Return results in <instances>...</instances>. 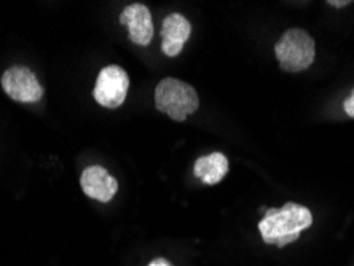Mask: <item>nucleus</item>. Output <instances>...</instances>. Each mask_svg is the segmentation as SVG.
<instances>
[{
    "label": "nucleus",
    "mask_w": 354,
    "mask_h": 266,
    "mask_svg": "<svg viewBox=\"0 0 354 266\" xmlns=\"http://www.w3.org/2000/svg\"><path fill=\"white\" fill-rule=\"evenodd\" d=\"M228 158L223 153L214 152L211 155L201 156L194 166V174L203 184L216 185L228 174Z\"/></svg>",
    "instance_id": "9"
},
{
    "label": "nucleus",
    "mask_w": 354,
    "mask_h": 266,
    "mask_svg": "<svg viewBox=\"0 0 354 266\" xmlns=\"http://www.w3.org/2000/svg\"><path fill=\"white\" fill-rule=\"evenodd\" d=\"M80 185L83 193L91 200L109 202L115 196L118 182L102 166H90L83 171Z\"/></svg>",
    "instance_id": "7"
},
{
    "label": "nucleus",
    "mask_w": 354,
    "mask_h": 266,
    "mask_svg": "<svg viewBox=\"0 0 354 266\" xmlns=\"http://www.w3.org/2000/svg\"><path fill=\"white\" fill-rule=\"evenodd\" d=\"M149 266H171V263L165 258H157V260H153V262L150 263Z\"/></svg>",
    "instance_id": "11"
},
{
    "label": "nucleus",
    "mask_w": 354,
    "mask_h": 266,
    "mask_svg": "<svg viewBox=\"0 0 354 266\" xmlns=\"http://www.w3.org/2000/svg\"><path fill=\"white\" fill-rule=\"evenodd\" d=\"M192 35V24L179 13H171L163 21L161 28V50L169 57H174L184 50L185 41Z\"/></svg>",
    "instance_id": "8"
},
{
    "label": "nucleus",
    "mask_w": 354,
    "mask_h": 266,
    "mask_svg": "<svg viewBox=\"0 0 354 266\" xmlns=\"http://www.w3.org/2000/svg\"><path fill=\"white\" fill-rule=\"evenodd\" d=\"M329 5H334V7H345V5H350V2H348V0H345V2H335V0H332V2H327Z\"/></svg>",
    "instance_id": "12"
},
{
    "label": "nucleus",
    "mask_w": 354,
    "mask_h": 266,
    "mask_svg": "<svg viewBox=\"0 0 354 266\" xmlns=\"http://www.w3.org/2000/svg\"><path fill=\"white\" fill-rule=\"evenodd\" d=\"M155 106L174 122H184L200 107V97L194 86L177 78H163L155 88Z\"/></svg>",
    "instance_id": "2"
},
{
    "label": "nucleus",
    "mask_w": 354,
    "mask_h": 266,
    "mask_svg": "<svg viewBox=\"0 0 354 266\" xmlns=\"http://www.w3.org/2000/svg\"><path fill=\"white\" fill-rule=\"evenodd\" d=\"M313 225V216L308 207L286 202L281 209L265 211V217L259 223V231L267 244L284 247L297 241L304 229Z\"/></svg>",
    "instance_id": "1"
},
{
    "label": "nucleus",
    "mask_w": 354,
    "mask_h": 266,
    "mask_svg": "<svg viewBox=\"0 0 354 266\" xmlns=\"http://www.w3.org/2000/svg\"><path fill=\"white\" fill-rule=\"evenodd\" d=\"M343 108H345V112H346L348 117L354 118V90H353V93L350 95V97H348L346 101L343 102Z\"/></svg>",
    "instance_id": "10"
},
{
    "label": "nucleus",
    "mask_w": 354,
    "mask_h": 266,
    "mask_svg": "<svg viewBox=\"0 0 354 266\" xmlns=\"http://www.w3.org/2000/svg\"><path fill=\"white\" fill-rule=\"evenodd\" d=\"M129 88L128 74L120 66H107L99 72L95 91L96 102L106 108H117L127 99Z\"/></svg>",
    "instance_id": "4"
},
{
    "label": "nucleus",
    "mask_w": 354,
    "mask_h": 266,
    "mask_svg": "<svg viewBox=\"0 0 354 266\" xmlns=\"http://www.w3.org/2000/svg\"><path fill=\"white\" fill-rule=\"evenodd\" d=\"M276 59L281 69L290 74L301 72L315 62L316 45L311 35L304 29L286 30L274 45Z\"/></svg>",
    "instance_id": "3"
},
{
    "label": "nucleus",
    "mask_w": 354,
    "mask_h": 266,
    "mask_svg": "<svg viewBox=\"0 0 354 266\" xmlns=\"http://www.w3.org/2000/svg\"><path fill=\"white\" fill-rule=\"evenodd\" d=\"M2 88L10 99L17 102L34 104L44 96V88L40 86L37 77L24 66L10 67L2 75Z\"/></svg>",
    "instance_id": "5"
},
{
    "label": "nucleus",
    "mask_w": 354,
    "mask_h": 266,
    "mask_svg": "<svg viewBox=\"0 0 354 266\" xmlns=\"http://www.w3.org/2000/svg\"><path fill=\"white\" fill-rule=\"evenodd\" d=\"M120 23L128 26L129 39L133 44L147 46L153 37V21L150 10L142 3H131L123 8Z\"/></svg>",
    "instance_id": "6"
}]
</instances>
